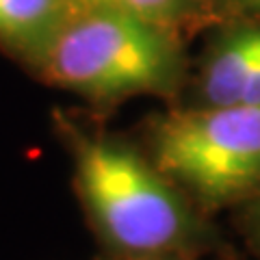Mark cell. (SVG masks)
Returning a JSON list of instances; mask_svg holds the SVG:
<instances>
[{
    "label": "cell",
    "mask_w": 260,
    "mask_h": 260,
    "mask_svg": "<svg viewBox=\"0 0 260 260\" xmlns=\"http://www.w3.org/2000/svg\"><path fill=\"white\" fill-rule=\"evenodd\" d=\"M137 141L208 217L232 213L260 186V102L154 113Z\"/></svg>",
    "instance_id": "3"
},
{
    "label": "cell",
    "mask_w": 260,
    "mask_h": 260,
    "mask_svg": "<svg viewBox=\"0 0 260 260\" xmlns=\"http://www.w3.org/2000/svg\"><path fill=\"white\" fill-rule=\"evenodd\" d=\"M98 260H206V258L180 256V254H165V256H145V258H109V256H98ZM217 260H221V258H217Z\"/></svg>",
    "instance_id": "9"
},
{
    "label": "cell",
    "mask_w": 260,
    "mask_h": 260,
    "mask_svg": "<svg viewBox=\"0 0 260 260\" xmlns=\"http://www.w3.org/2000/svg\"><path fill=\"white\" fill-rule=\"evenodd\" d=\"M180 107H228L260 102V18H228L215 22Z\"/></svg>",
    "instance_id": "4"
},
{
    "label": "cell",
    "mask_w": 260,
    "mask_h": 260,
    "mask_svg": "<svg viewBox=\"0 0 260 260\" xmlns=\"http://www.w3.org/2000/svg\"><path fill=\"white\" fill-rule=\"evenodd\" d=\"M232 221L251 258L260 260V186L249 200L232 210Z\"/></svg>",
    "instance_id": "7"
},
{
    "label": "cell",
    "mask_w": 260,
    "mask_h": 260,
    "mask_svg": "<svg viewBox=\"0 0 260 260\" xmlns=\"http://www.w3.org/2000/svg\"><path fill=\"white\" fill-rule=\"evenodd\" d=\"M52 119L72 162V184L98 243V256L239 260L215 217L186 198L137 137L104 128L100 115L54 111Z\"/></svg>",
    "instance_id": "1"
},
{
    "label": "cell",
    "mask_w": 260,
    "mask_h": 260,
    "mask_svg": "<svg viewBox=\"0 0 260 260\" xmlns=\"http://www.w3.org/2000/svg\"><path fill=\"white\" fill-rule=\"evenodd\" d=\"M210 20L228 18H260V0H206Z\"/></svg>",
    "instance_id": "8"
},
{
    "label": "cell",
    "mask_w": 260,
    "mask_h": 260,
    "mask_svg": "<svg viewBox=\"0 0 260 260\" xmlns=\"http://www.w3.org/2000/svg\"><path fill=\"white\" fill-rule=\"evenodd\" d=\"M191 63L184 35L115 11H76L35 78L104 115L133 98L178 104Z\"/></svg>",
    "instance_id": "2"
},
{
    "label": "cell",
    "mask_w": 260,
    "mask_h": 260,
    "mask_svg": "<svg viewBox=\"0 0 260 260\" xmlns=\"http://www.w3.org/2000/svg\"><path fill=\"white\" fill-rule=\"evenodd\" d=\"M76 11H115L186 35L210 20L206 0H72Z\"/></svg>",
    "instance_id": "6"
},
{
    "label": "cell",
    "mask_w": 260,
    "mask_h": 260,
    "mask_svg": "<svg viewBox=\"0 0 260 260\" xmlns=\"http://www.w3.org/2000/svg\"><path fill=\"white\" fill-rule=\"evenodd\" d=\"M72 15V0H0V50L35 76Z\"/></svg>",
    "instance_id": "5"
}]
</instances>
